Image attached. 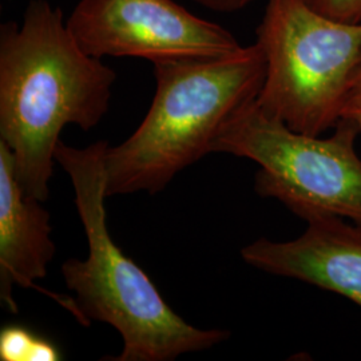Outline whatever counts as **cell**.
<instances>
[{"label":"cell","mask_w":361,"mask_h":361,"mask_svg":"<svg viewBox=\"0 0 361 361\" xmlns=\"http://www.w3.org/2000/svg\"><path fill=\"white\" fill-rule=\"evenodd\" d=\"M116 79L113 68L79 46L49 0H30L22 25L0 26V141L28 195L49 200L62 130L95 128Z\"/></svg>","instance_id":"obj_1"},{"label":"cell","mask_w":361,"mask_h":361,"mask_svg":"<svg viewBox=\"0 0 361 361\" xmlns=\"http://www.w3.org/2000/svg\"><path fill=\"white\" fill-rule=\"evenodd\" d=\"M98 141L85 149L58 143L55 161L68 174L89 255L62 265L66 286L75 293L79 323L101 322L116 328L123 349L111 361H170L183 353L213 348L229 338L221 329L186 323L169 307L147 274L116 245L107 229L106 153Z\"/></svg>","instance_id":"obj_2"},{"label":"cell","mask_w":361,"mask_h":361,"mask_svg":"<svg viewBox=\"0 0 361 361\" xmlns=\"http://www.w3.org/2000/svg\"><path fill=\"white\" fill-rule=\"evenodd\" d=\"M155 94L141 125L106 153V194L164 190L212 153L219 130L257 99L267 62L257 43L217 58L155 62Z\"/></svg>","instance_id":"obj_3"},{"label":"cell","mask_w":361,"mask_h":361,"mask_svg":"<svg viewBox=\"0 0 361 361\" xmlns=\"http://www.w3.org/2000/svg\"><path fill=\"white\" fill-rule=\"evenodd\" d=\"M256 35L267 62L258 107L297 133L335 129L361 55V23L329 19L307 0H268Z\"/></svg>","instance_id":"obj_4"},{"label":"cell","mask_w":361,"mask_h":361,"mask_svg":"<svg viewBox=\"0 0 361 361\" xmlns=\"http://www.w3.org/2000/svg\"><path fill=\"white\" fill-rule=\"evenodd\" d=\"M359 133L344 119L328 138L297 133L253 101L219 130L212 153L258 164L256 192L279 200L298 217L322 210L361 228V159L355 150Z\"/></svg>","instance_id":"obj_5"},{"label":"cell","mask_w":361,"mask_h":361,"mask_svg":"<svg viewBox=\"0 0 361 361\" xmlns=\"http://www.w3.org/2000/svg\"><path fill=\"white\" fill-rule=\"evenodd\" d=\"M91 56L142 58L152 63L217 58L243 46L226 28L174 0H79L67 20Z\"/></svg>","instance_id":"obj_6"},{"label":"cell","mask_w":361,"mask_h":361,"mask_svg":"<svg viewBox=\"0 0 361 361\" xmlns=\"http://www.w3.org/2000/svg\"><path fill=\"white\" fill-rule=\"evenodd\" d=\"M300 219L307 231L296 240L259 238L241 249L253 268L334 292L361 308V228L329 212L312 210Z\"/></svg>","instance_id":"obj_7"},{"label":"cell","mask_w":361,"mask_h":361,"mask_svg":"<svg viewBox=\"0 0 361 361\" xmlns=\"http://www.w3.org/2000/svg\"><path fill=\"white\" fill-rule=\"evenodd\" d=\"M50 213L42 201L28 195L15 176L10 147L0 141V298L18 313L13 286L34 288L52 297L79 322L75 298L47 292L35 284L44 279L55 255Z\"/></svg>","instance_id":"obj_8"},{"label":"cell","mask_w":361,"mask_h":361,"mask_svg":"<svg viewBox=\"0 0 361 361\" xmlns=\"http://www.w3.org/2000/svg\"><path fill=\"white\" fill-rule=\"evenodd\" d=\"M59 349L46 338L31 334L23 326H4L0 332L1 361H58Z\"/></svg>","instance_id":"obj_9"},{"label":"cell","mask_w":361,"mask_h":361,"mask_svg":"<svg viewBox=\"0 0 361 361\" xmlns=\"http://www.w3.org/2000/svg\"><path fill=\"white\" fill-rule=\"evenodd\" d=\"M310 7L337 22L360 25L361 0H307Z\"/></svg>","instance_id":"obj_10"},{"label":"cell","mask_w":361,"mask_h":361,"mask_svg":"<svg viewBox=\"0 0 361 361\" xmlns=\"http://www.w3.org/2000/svg\"><path fill=\"white\" fill-rule=\"evenodd\" d=\"M340 119L353 123L361 133V55L349 78Z\"/></svg>","instance_id":"obj_11"},{"label":"cell","mask_w":361,"mask_h":361,"mask_svg":"<svg viewBox=\"0 0 361 361\" xmlns=\"http://www.w3.org/2000/svg\"><path fill=\"white\" fill-rule=\"evenodd\" d=\"M214 13H231L244 10L256 0H192Z\"/></svg>","instance_id":"obj_12"}]
</instances>
